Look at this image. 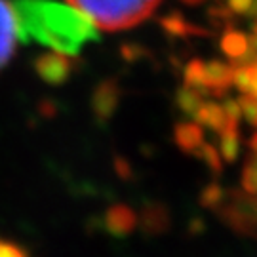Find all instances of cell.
I'll use <instances>...</instances> for the list:
<instances>
[{
	"mask_svg": "<svg viewBox=\"0 0 257 257\" xmlns=\"http://www.w3.org/2000/svg\"><path fill=\"white\" fill-rule=\"evenodd\" d=\"M16 33L65 55H76L84 44L97 40V31L82 12L54 0H14Z\"/></svg>",
	"mask_w": 257,
	"mask_h": 257,
	"instance_id": "1",
	"label": "cell"
},
{
	"mask_svg": "<svg viewBox=\"0 0 257 257\" xmlns=\"http://www.w3.org/2000/svg\"><path fill=\"white\" fill-rule=\"evenodd\" d=\"M95 27L124 31L139 25L153 14L160 0H67Z\"/></svg>",
	"mask_w": 257,
	"mask_h": 257,
	"instance_id": "2",
	"label": "cell"
},
{
	"mask_svg": "<svg viewBox=\"0 0 257 257\" xmlns=\"http://www.w3.org/2000/svg\"><path fill=\"white\" fill-rule=\"evenodd\" d=\"M35 69H37L38 76L44 82L52 84V86H59L71 76L73 63L65 54L50 52V54H44L38 57L35 61Z\"/></svg>",
	"mask_w": 257,
	"mask_h": 257,
	"instance_id": "3",
	"label": "cell"
},
{
	"mask_svg": "<svg viewBox=\"0 0 257 257\" xmlns=\"http://www.w3.org/2000/svg\"><path fill=\"white\" fill-rule=\"evenodd\" d=\"M16 18L12 4L0 0V69L8 63L16 48Z\"/></svg>",
	"mask_w": 257,
	"mask_h": 257,
	"instance_id": "4",
	"label": "cell"
},
{
	"mask_svg": "<svg viewBox=\"0 0 257 257\" xmlns=\"http://www.w3.org/2000/svg\"><path fill=\"white\" fill-rule=\"evenodd\" d=\"M232 82L238 86L244 95L255 93V69L253 65H242L238 71H232Z\"/></svg>",
	"mask_w": 257,
	"mask_h": 257,
	"instance_id": "5",
	"label": "cell"
},
{
	"mask_svg": "<svg viewBox=\"0 0 257 257\" xmlns=\"http://www.w3.org/2000/svg\"><path fill=\"white\" fill-rule=\"evenodd\" d=\"M248 46L249 40H246V37L240 33H230L223 40V50L234 59H244L248 54Z\"/></svg>",
	"mask_w": 257,
	"mask_h": 257,
	"instance_id": "6",
	"label": "cell"
},
{
	"mask_svg": "<svg viewBox=\"0 0 257 257\" xmlns=\"http://www.w3.org/2000/svg\"><path fill=\"white\" fill-rule=\"evenodd\" d=\"M134 221H136V217H134V213L128 208H116V210H112L109 213V227L114 232H120V234L132 229Z\"/></svg>",
	"mask_w": 257,
	"mask_h": 257,
	"instance_id": "7",
	"label": "cell"
},
{
	"mask_svg": "<svg viewBox=\"0 0 257 257\" xmlns=\"http://www.w3.org/2000/svg\"><path fill=\"white\" fill-rule=\"evenodd\" d=\"M200 141H202V134L193 124H183L181 128H177V143L187 151H191L194 147H202Z\"/></svg>",
	"mask_w": 257,
	"mask_h": 257,
	"instance_id": "8",
	"label": "cell"
},
{
	"mask_svg": "<svg viewBox=\"0 0 257 257\" xmlns=\"http://www.w3.org/2000/svg\"><path fill=\"white\" fill-rule=\"evenodd\" d=\"M0 257H27V253L18 244L0 238Z\"/></svg>",
	"mask_w": 257,
	"mask_h": 257,
	"instance_id": "9",
	"label": "cell"
},
{
	"mask_svg": "<svg viewBox=\"0 0 257 257\" xmlns=\"http://www.w3.org/2000/svg\"><path fill=\"white\" fill-rule=\"evenodd\" d=\"M244 187L248 189V193L255 191V168H253V158H249L248 168H246V175H244Z\"/></svg>",
	"mask_w": 257,
	"mask_h": 257,
	"instance_id": "10",
	"label": "cell"
},
{
	"mask_svg": "<svg viewBox=\"0 0 257 257\" xmlns=\"http://www.w3.org/2000/svg\"><path fill=\"white\" fill-rule=\"evenodd\" d=\"M229 2H230V6L236 10V12H246L251 0H229Z\"/></svg>",
	"mask_w": 257,
	"mask_h": 257,
	"instance_id": "11",
	"label": "cell"
}]
</instances>
